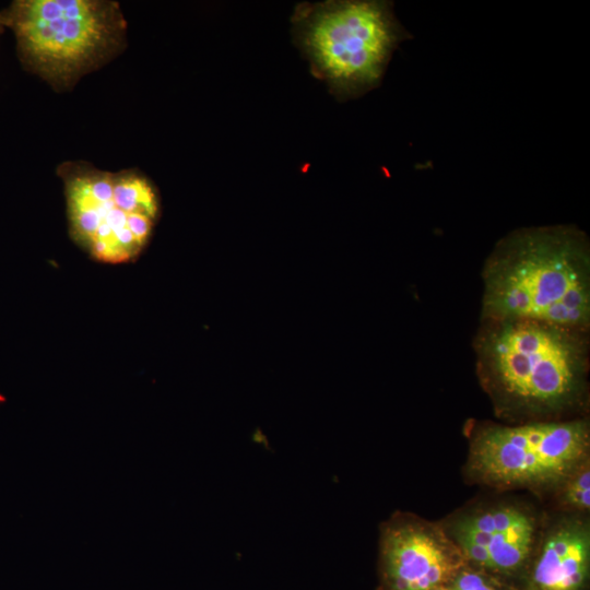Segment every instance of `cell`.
I'll return each mask as SVG.
<instances>
[{
    "label": "cell",
    "instance_id": "cell-1",
    "mask_svg": "<svg viewBox=\"0 0 590 590\" xmlns=\"http://www.w3.org/2000/svg\"><path fill=\"white\" fill-rule=\"evenodd\" d=\"M475 371L499 417L564 420L588 396L590 329L531 319L479 320Z\"/></svg>",
    "mask_w": 590,
    "mask_h": 590
},
{
    "label": "cell",
    "instance_id": "cell-2",
    "mask_svg": "<svg viewBox=\"0 0 590 590\" xmlns=\"http://www.w3.org/2000/svg\"><path fill=\"white\" fill-rule=\"evenodd\" d=\"M479 320L531 319L590 329V240L575 225L521 227L481 270Z\"/></svg>",
    "mask_w": 590,
    "mask_h": 590
},
{
    "label": "cell",
    "instance_id": "cell-3",
    "mask_svg": "<svg viewBox=\"0 0 590 590\" xmlns=\"http://www.w3.org/2000/svg\"><path fill=\"white\" fill-rule=\"evenodd\" d=\"M12 24L31 67L55 88H67L121 48L126 21L108 0H26Z\"/></svg>",
    "mask_w": 590,
    "mask_h": 590
},
{
    "label": "cell",
    "instance_id": "cell-4",
    "mask_svg": "<svg viewBox=\"0 0 590 590\" xmlns=\"http://www.w3.org/2000/svg\"><path fill=\"white\" fill-rule=\"evenodd\" d=\"M58 173L72 239L101 262L137 259L158 214L150 180L135 170L106 172L83 162H67Z\"/></svg>",
    "mask_w": 590,
    "mask_h": 590
},
{
    "label": "cell",
    "instance_id": "cell-5",
    "mask_svg": "<svg viewBox=\"0 0 590 590\" xmlns=\"http://www.w3.org/2000/svg\"><path fill=\"white\" fill-rule=\"evenodd\" d=\"M586 417L480 426L471 441L470 470L503 487L560 485L588 460Z\"/></svg>",
    "mask_w": 590,
    "mask_h": 590
},
{
    "label": "cell",
    "instance_id": "cell-6",
    "mask_svg": "<svg viewBox=\"0 0 590 590\" xmlns=\"http://www.w3.org/2000/svg\"><path fill=\"white\" fill-rule=\"evenodd\" d=\"M405 36L388 3L340 1L324 4L311 15L303 39L323 76L350 95L379 82Z\"/></svg>",
    "mask_w": 590,
    "mask_h": 590
},
{
    "label": "cell",
    "instance_id": "cell-7",
    "mask_svg": "<svg viewBox=\"0 0 590 590\" xmlns=\"http://www.w3.org/2000/svg\"><path fill=\"white\" fill-rule=\"evenodd\" d=\"M465 565L459 547L437 524L397 515L382 526V590H436Z\"/></svg>",
    "mask_w": 590,
    "mask_h": 590
},
{
    "label": "cell",
    "instance_id": "cell-8",
    "mask_svg": "<svg viewBox=\"0 0 590 590\" xmlns=\"http://www.w3.org/2000/svg\"><path fill=\"white\" fill-rule=\"evenodd\" d=\"M449 536L468 565L494 578L510 577L531 558L536 521L522 507L500 505L459 517Z\"/></svg>",
    "mask_w": 590,
    "mask_h": 590
},
{
    "label": "cell",
    "instance_id": "cell-9",
    "mask_svg": "<svg viewBox=\"0 0 590 590\" xmlns=\"http://www.w3.org/2000/svg\"><path fill=\"white\" fill-rule=\"evenodd\" d=\"M589 570V527L577 518L564 519L545 535L532 562L526 590H585Z\"/></svg>",
    "mask_w": 590,
    "mask_h": 590
},
{
    "label": "cell",
    "instance_id": "cell-10",
    "mask_svg": "<svg viewBox=\"0 0 590 590\" xmlns=\"http://www.w3.org/2000/svg\"><path fill=\"white\" fill-rule=\"evenodd\" d=\"M560 503L570 510L589 509L590 469L589 461L583 462L560 485Z\"/></svg>",
    "mask_w": 590,
    "mask_h": 590
},
{
    "label": "cell",
    "instance_id": "cell-11",
    "mask_svg": "<svg viewBox=\"0 0 590 590\" xmlns=\"http://www.w3.org/2000/svg\"><path fill=\"white\" fill-rule=\"evenodd\" d=\"M436 590H506L498 580L480 569L465 565L449 581Z\"/></svg>",
    "mask_w": 590,
    "mask_h": 590
}]
</instances>
